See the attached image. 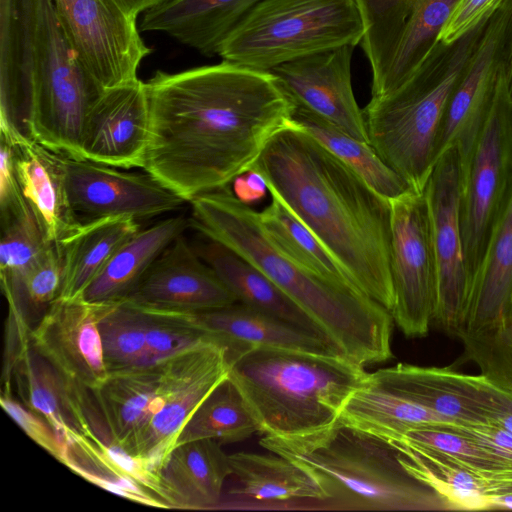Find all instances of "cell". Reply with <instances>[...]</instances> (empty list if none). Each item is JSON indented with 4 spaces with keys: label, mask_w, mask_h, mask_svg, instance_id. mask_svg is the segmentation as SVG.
<instances>
[{
    "label": "cell",
    "mask_w": 512,
    "mask_h": 512,
    "mask_svg": "<svg viewBox=\"0 0 512 512\" xmlns=\"http://www.w3.org/2000/svg\"><path fill=\"white\" fill-rule=\"evenodd\" d=\"M149 134L142 169L190 202L251 170L289 125L292 104L274 76L223 60L145 82Z\"/></svg>",
    "instance_id": "cell-1"
},
{
    "label": "cell",
    "mask_w": 512,
    "mask_h": 512,
    "mask_svg": "<svg viewBox=\"0 0 512 512\" xmlns=\"http://www.w3.org/2000/svg\"><path fill=\"white\" fill-rule=\"evenodd\" d=\"M325 246L353 284L391 311L390 201L291 122L251 168Z\"/></svg>",
    "instance_id": "cell-2"
},
{
    "label": "cell",
    "mask_w": 512,
    "mask_h": 512,
    "mask_svg": "<svg viewBox=\"0 0 512 512\" xmlns=\"http://www.w3.org/2000/svg\"><path fill=\"white\" fill-rule=\"evenodd\" d=\"M190 204L191 226L269 277L344 356L364 367L393 356L390 311L356 286L326 278L284 253L265 232L259 212L228 186Z\"/></svg>",
    "instance_id": "cell-3"
},
{
    "label": "cell",
    "mask_w": 512,
    "mask_h": 512,
    "mask_svg": "<svg viewBox=\"0 0 512 512\" xmlns=\"http://www.w3.org/2000/svg\"><path fill=\"white\" fill-rule=\"evenodd\" d=\"M260 445L307 470L332 511H451L454 508L405 466L388 441L339 419L293 437L263 436Z\"/></svg>",
    "instance_id": "cell-4"
},
{
    "label": "cell",
    "mask_w": 512,
    "mask_h": 512,
    "mask_svg": "<svg viewBox=\"0 0 512 512\" xmlns=\"http://www.w3.org/2000/svg\"><path fill=\"white\" fill-rule=\"evenodd\" d=\"M229 378L247 403L258 433L293 437L334 424L368 378L342 354L254 346L229 359Z\"/></svg>",
    "instance_id": "cell-5"
},
{
    "label": "cell",
    "mask_w": 512,
    "mask_h": 512,
    "mask_svg": "<svg viewBox=\"0 0 512 512\" xmlns=\"http://www.w3.org/2000/svg\"><path fill=\"white\" fill-rule=\"evenodd\" d=\"M488 19L453 43L439 41L403 85L390 94L371 97L363 110L370 145L416 192L424 191L437 162L449 99Z\"/></svg>",
    "instance_id": "cell-6"
},
{
    "label": "cell",
    "mask_w": 512,
    "mask_h": 512,
    "mask_svg": "<svg viewBox=\"0 0 512 512\" xmlns=\"http://www.w3.org/2000/svg\"><path fill=\"white\" fill-rule=\"evenodd\" d=\"M363 24L354 0H262L222 44L225 61L261 71L360 44Z\"/></svg>",
    "instance_id": "cell-7"
},
{
    "label": "cell",
    "mask_w": 512,
    "mask_h": 512,
    "mask_svg": "<svg viewBox=\"0 0 512 512\" xmlns=\"http://www.w3.org/2000/svg\"><path fill=\"white\" fill-rule=\"evenodd\" d=\"M104 89L82 61L52 0H37L29 139L79 158L84 120Z\"/></svg>",
    "instance_id": "cell-8"
},
{
    "label": "cell",
    "mask_w": 512,
    "mask_h": 512,
    "mask_svg": "<svg viewBox=\"0 0 512 512\" xmlns=\"http://www.w3.org/2000/svg\"><path fill=\"white\" fill-rule=\"evenodd\" d=\"M512 190V98L506 68L483 128L461 166V229L470 280L482 260L492 228Z\"/></svg>",
    "instance_id": "cell-9"
},
{
    "label": "cell",
    "mask_w": 512,
    "mask_h": 512,
    "mask_svg": "<svg viewBox=\"0 0 512 512\" xmlns=\"http://www.w3.org/2000/svg\"><path fill=\"white\" fill-rule=\"evenodd\" d=\"M161 365L150 418L126 449L158 473L188 419L230 371L226 348L208 341L162 360Z\"/></svg>",
    "instance_id": "cell-10"
},
{
    "label": "cell",
    "mask_w": 512,
    "mask_h": 512,
    "mask_svg": "<svg viewBox=\"0 0 512 512\" xmlns=\"http://www.w3.org/2000/svg\"><path fill=\"white\" fill-rule=\"evenodd\" d=\"M390 270L394 323L409 338L423 337L433 322L437 269L429 209L423 192L409 190L389 199Z\"/></svg>",
    "instance_id": "cell-11"
},
{
    "label": "cell",
    "mask_w": 512,
    "mask_h": 512,
    "mask_svg": "<svg viewBox=\"0 0 512 512\" xmlns=\"http://www.w3.org/2000/svg\"><path fill=\"white\" fill-rule=\"evenodd\" d=\"M426 196L437 269L433 322L457 335L463 329L470 280L461 229V166L458 151L449 148L436 162L426 183Z\"/></svg>",
    "instance_id": "cell-12"
},
{
    "label": "cell",
    "mask_w": 512,
    "mask_h": 512,
    "mask_svg": "<svg viewBox=\"0 0 512 512\" xmlns=\"http://www.w3.org/2000/svg\"><path fill=\"white\" fill-rule=\"evenodd\" d=\"M52 2L82 61L103 88L138 78V68L151 49L140 36L136 19L115 0Z\"/></svg>",
    "instance_id": "cell-13"
},
{
    "label": "cell",
    "mask_w": 512,
    "mask_h": 512,
    "mask_svg": "<svg viewBox=\"0 0 512 512\" xmlns=\"http://www.w3.org/2000/svg\"><path fill=\"white\" fill-rule=\"evenodd\" d=\"M512 0H504L488 19L476 50L457 86L443 118L437 161L455 147L462 166L491 110L509 50Z\"/></svg>",
    "instance_id": "cell-14"
},
{
    "label": "cell",
    "mask_w": 512,
    "mask_h": 512,
    "mask_svg": "<svg viewBox=\"0 0 512 512\" xmlns=\"http://www.w3.org/2000/svg\"><path fill=\"white\" fill-rule=\"evenodd\" d=\"M369 376L385 389L457 424H494L512 411V393L481 374L399 363Z\"/></svg>",
    "instance_id": "cell-15"
},
{
    "label": "cell",
    "mask_w": 512,
    "mask_h": 512,
    "mask_svg": "<svg viewBox=\"0 0 512 512\" xmlns=\"http://www.w3.org/2000/svg\"><path fill=\"white\" fill-rule=\"evenodd\" d=\"M65 183L71 209L80 222L116 216L154 217L185 202L147 172H123L69 156L65 157Z\"/></svg>",
    "instance_id": "cell-16"
},
{
    "label": "cell",
    "mask_w": 512,
    "mask_h": 512,
    "mask_svg": "<svg viewBox=\"0 0 512 512\" xmlns=\"http://www.w3.org/2000/svg\"><path fill=\"white\" fill-rule=\"evenodd\" d=\"M353 46L321 52L279 65L270 72L292 108L310 112L349 135L368 142L363 110L352 89Z\"/></svg>",
    "instance_id": "cell-17"
},
{
    "label": "cell",
    "mask_w": 512,
    "mask_h": 512,
    "mask_svg": "<svg viewBox=\"0 0 512 512\" xmlns=\"http://www.w3.org/2000/svg\"><path fill=\"white\" fill-rule=\"evenodd\" d=\"M101 303L58 297L30 332L31 345L71 382L90 390L108 376L98 319Z\"/></svg>",
    "instance_id": "cell-18"
},
{
    "label": "cell",
    "mask_w": 512,
    "mask_h": 512,
    "mask_svg": "<svg viewBox=\"0 0 512 512\" xmlns=\"http://www.w3.org/2000/svg\"><path fill=\"white\" fill-rule=\"evenodd\" d=\"M149 134L145 82L105 88L90 108L79 138V159L112 167H142Z\"/></svg>",
    "instance_id": "cell-19"
},
{
    "label": "cell",
    "mask_w": 512,
    "mask_h": 512,
    "mask_svg": "<svg viewBox=\"0 0 512 512\" xmlns=\"http://www.w3.org/2000/svg\"><path fill=\"white\" fill-rule=\"evenodd\" d=\"M126 299L146 307L184 312L212 310L237 302L183 234L163 250Z\"/></svg>",
    "instance_id": "cell-20"
},
{
    "label": "cell",
    "mask_w": 512,
    "mask_h": 512,
    "mask_svg": "<svg viewBox=\"0 0 512 512\" xmlns=\"http://www.w3.org/2000/svg\"><path fill=\"white\" fill-rule=\"evenodd\" d=\"M229 464L235 484L217 509L323 510L328 499L307 470L283 456L237 452Z\"/></svg>",
    "instance_id": "cell-21"
},
{
    "label": "cell",
    "mask_w": 512,
    "mask_h": 512,
    "mask_svg": "<svg viewBox=\"0 0 512 512\" xmlns=\"http://www.w3.org/2000/svg\"><path fill=\"white\" fill-rule=\"evenodd\" d=\"M36 2L0 0V137L12 145L31 141Z\"/></svg>",
    "instance_id": "cell-22"
},
{
    "label": "cell",
    "mask_w": 512,
    "mask_h": 512,
    "mask_svg": "<svg viewBox=\"0 0 512 512\" xmlns=\"http://www.w3.org/2000/svg\"><path fill=\"white\" fill-rule=\"evenodd\" d=\"M171 311L210 342L226 348L229 359L254 346L342 354L328 339L239 302L200 312Z\"/></svg>",
    "instance_id": "cell-23"
},
{
    "label": "cell",
    "mask_w": 512,
    "mask_h": 512,
    "mask_svg": "<svg viewBox=\"0 0 512 512\" xmlns=\"http://www.w3.org/2000/svg\"><path fill=\"white\" fill-rule=\"evenodd\" d=\"M24 198L47 241L58 245L82 222L73 213L66 191L65 157L37 142L13 145Z\"/></svg>",
    "instance_id": "cell-24"
},
{
    "label": "cell",
    "mask_w": 512,
    "mask_h": 512,
    "mask_svg": "<svg viewBox=\"0 0 512 512\" xmlns=\"http://www.w3.org/2000/svg\"><path fill=\"white\" fill-rule=\"evenodd\" d=\"M262 0H169L143 14L141 31L163 32L213 56Z\"/></svg>",
    "instance_id": "cell-25"
},
{
    "label": "cell",
    "mask_w": 512,
    "mask_h": 512,
    "mask_svg": "<svg viewBox=\"0 0 512 512\" xmlns=\"http://www.w3.org/2000/svg\"><path fill=\"white\" fill-rule=\"evenodd\" d=\"M231 475L221 443L201 439L176 446L159 471L169 509L216 510Z\"/></svg>",
    "instance_id": "cell-26"
},
{
    "label": "cell",
    "mask_w": 512,
    "mask_h": 512,
    "mask_svg": "<svg viewBox=\"0 0 512 512\" xmlns=\"http://www.w3.org/2000/svg\"><path fill=\"white\" fill-rule=\"evenodd\" d=\"M511 321L512 190L492 228L473 277L461 331H476Z\"/></svg>",
    "instance_id": "cell-27"
},
{
    "label": "cell",
    "mask_w": 512,
    "mask_h": 512,
    "mask_svg": "<svg viewBox=\"0 0 512 512\" xmlns=\"http://www.w3.org/2000/svg\"><path fill=\"white\" fill-rule=\"evenodd\" d=\"M139 230L137 219L129 216L82 222L56 245L62 264L59 297H82L117 249Z\"/></svg>",
    "instance_id": "cell-28"
},
{
    "label": "cell",
    "mask_w": 512,
    "mask_h": 512,
    "mask_svg": "<svg viewBox=\"0 0 512 512\" xmlns=\"http://www.w3.org/2000/svg\"><path fill=\"white\" fill-rule=\"evenodd\" d=\"M189 224L184 217L177 216L140 229L117 249L82 298L91 303L126 299L157 257Z\"/></svg>",
    "instance_id": "cell-29"
},
{
    "label": "cell",
    "mask_w": 512,
    "mask_h": 512,
    "mask_svg": "<svg viewBox=\"0 0 512 512\" xmlns=\"http://www.w3.org/2000/svg\"><path fill=\"white\" fill-rule=\"evenodd\" d=\"M196 251L232 292L237 302L328 339L317 324L254 265L212 240Z\"/></svg>",
    "instance_id": "cell-30"
},
{
    "label": "cell",
    "mask_w": 512,
    "mask_h": 512,
    "mask_svg": "<svg viewBox=\"0 0 512 512\" xmlns=\"http://www.w3.org/2000/svg\"><path fill=\"white\" fill-rule=\"evenodd\" d=\"M161 373V361L111 371L91 390L114 441L125 451L149 420Z\"/></svg>",
    "instance_id": "cell-31"
},
{
    "label": "cell",
    "mask_w": 512,
    "mask_h": 512,
    "mask_svg": "<svg viewBox=\"0 0 512 512\" xmlns=\"http://www.w3.org/2000/svg\"><path fill=\"white\" fill-rule=\"evenodd\" d=\"M339 420L384 440L422 426L453 422L375 383L369 376L344 404Z\"/></svg>",
    "instance_id": "cell-32"
},
{
    "label": "cell",
    "mask_w": 512,
    "mask_h": 512,
    "mask_svg": "<svg viewBox=\"0 0 512 512\" xmlns=\"http://www.w3.org/2000/svg\"><path fill=\"white\" fill-rule=\"evenodd\" d=\"M388 442L399 449L407 469L454 510H491L490 479L444 453L400 440Z\"/></svg>",
    "instance_id": "cell-33"
},
{
    "label": "cell",
    "mask_w": 512,
    "mask_h": 512,
    "mask_svg": "<svg viewBox=\"0 0 512 512\" xmlns=\"http://www.w3.org/2000/svg\"><path fill=\"white\" fill-rule=\"evenodd\" d=\"M290 122L312 136L388 200L412 190L406 180L379 157L370 143L302 109L292 108Z\"/></svg>",
    "instance_id": "cell-34"
},
{
    "label": "cell",
    "mask_w": 512,
    "mask_h": 512,
    "mask_svg": "<svg viewBox=\"0 0 512 512\" xmlns=\"http://www.w3.org/2000/svg\"><path fill=\"white\" fill-rule=\"evenodd\" d=\"M10 381L21 402L43 418L66 444L73 427L66 408L65 378L30 340L21 346L15 357Z\"/></svg>",
    "instance_id": "cell-35"
},
{
    "label": "cell",
    "mask_w": 512,
    "mask_h": 512,
    "mask_svg": "<svg viewBox=\"0 0 512 512\" xmlns=\"http://www.w3.org/2000/svg\"><path fill=\"white\" fill-rule=\"evenodd\" d=\"M363 24L360 45L372 70L371 96H376L412 20L419 0H354Z\"/></svg>",
    "instance_id": "cell-36"
},
{
    "label": "cell",
    "mask_w": 512,
    "mask_h": 512,
    "mask_svg": "<svg viewBox=\"0 0 512 512\" xmlns=\"http://www.w3.org/2000/svg\"><path fill=\"white\" fill-rule=\"evenodd\" d=\"M255 433H258V425L228 375L188 419L177 438L176 446L201 439H212L221 444L233 443L243 441Z\"/></svg>",
    "instance_id": "cell-37"
},
{
    "label": "cell",
    "mask_w": 512,
    "mask_h": 512,
    "mask_svg": "<svg viewBox=\"0 0 512 512\" xmlns=\"http://www.w3.org/2000/svg\"><path fill=\"white\" fill-rule=\"evenodd\" d=\"M460 0H419L378 95L398 89L420 67L436 44Z\"/></svg>",
    "instance_id": "cell-38"
},
{
    "label": "cell",
    "mask_w": 512,
    "mask_h": 512,
    "mask_svg": "<svg viewBox=\"0 0 512 512\" xmlns=\"http://www.w3.org/2000/svg\"><path fill=\"white\" fill-rule=\"evenodd\" d=\"M259 217L269 238L292 259L326 278L354 285L312 231L276 196L271 195Z\"/></svg>",
    "instance_id": "cell-39"
},
{
    "label": "cell",
    "mask_w": 512,
    "mask_h": 512,
    "mask_svg": "<svg viewBox=\"0 0 512 512\" xmlns=\"http://www.w3.org/2000/svg\"><path fill=\"white\" fill-rule=\"evenodd\" d=\"M98 329L109 372L147 365L146 318L139 305L128 299L101 303Z\"/></svg>",
    "instance_id": "cell-40"
},
{
    "label": "cell",
    "mask_w": 512,
    "mask_h": 512,
    "mask_svg": "<svg viewBox=\"0 0 512 512\" xmlns=\"http://www.w3.org/2000/svg\"><path fill=\"white\" fill-rule=\"evenodd\" d=\"M447 426L412 428L386 441L400 440L444 453L479 472L492 482H501L508 477L512 471L511 463L488 452L470 438Z\"/></svg>",
    "instance_id": "cell-41"
},
{
    "label": "cell",
    "mask_w": 512,
    "mask_h": 512,
    "mask_svg": "<svg viewBox=\"0 0 512 512\" xmlns=\"http://www.w3.org/2000/svg\"><path fill=\"white\" fill-rule=\"evenodd\" d=\"M456 336L481 375L512 393V321L476 331H460Z\"/></svg>",
    "instance_id": "cell-42"
},
{
    "label": "cell",
    "mask_w": 512,
    "mask_h": 512,
    "mask_svg": "<svg viewBox=\"0 0 512 512\" xmlns=\"http://www.w3.org/2000/svg\"><path fill=\"white\" fill-rule=\"evenodd\" d=\"M1 228L0 277L22 272L51 243L31 210L1 223Z\"/></svg>",
    "instance_id": "cell-43"
},
{
    "label": "cell",
    "mask_w": 512,
    "mask_h": 512,
    "mask_svg": "<svg viewBox=\"0 0 512 512\" xmlns=\"http://www.w3.org/2000/svg\"><path fill=\"white\" fill-rule=\"evenodd\" d=\"M139 306L146 318L147 365L162 361L199 343L210 342L179 319L173 311Z\"/></svg>",
    "instance_id": "cell-44"
},
{
    "label": "cell",
    "mask_w": 512,
    "mask_h": 512,
    "mask_svg": "<svg viewBox=\"0 0 512 512\" xmlns=\"http://www.w3.org/2000/svg\"><path fill=\"white\" fill-rule=\"evenodd\" d=\"M12 392L1 390L0 404L3 410L37 445L64 464L66 444L43 418L17 401Z\"/></svg>",
    "instance_id": "cell-45"
},
{
    "label": "cell",
    "mask_w": 512,
    "mask_h": 512,
    "mask_svg": "<svg viewBox=\"0 0 512 512\" xmlns=\"http://www.w3.org/2000/svg\"><path fill=\"white\" fill-rule=\"evenodd\" d=\"M31 210L24 198L14 161L13 145L0 138V212L1 223Z\"/></svg>",
    "instance_id": "cell-46"
},
{
    "label": "cell",
    "mask_w": 512,
    "mask_h": 512,
    "mask_svg": "<svg viewBox=\"0 0 512 512\" xmlns=\"http://www.w3.org/2000/svg\"><path fill=\"white\" fill-rule=\"evenodd\" d=\"M504 0H460L440 35V41L453 43L484 20L488 19Z\"/></svg>",
    "instance_id": "cell-47"
},
{
    "label": "cell",
    "mask_w": 512,
    "mask_h": 512,
    "mask_svg": "<svg viewBox=\"0 0 512 512\" xmlns=\"http://www.w3.org/2000/svg\"><path fill=\"white\" fill-rule=\"evenodd\" d=\"M488 452L512 464V432L496 424H449Z\"/></svg>",
    "instance_id": "cell-48"
},
{
    "label": "cell",
    "mask_w": 512,
    "mask_h": 512,
    "mask_svg": "<svg viewBox=\"0 0 512 512\" xmlns=\"http://www.w3.org/2000/svg\"><path fill=\"white\" fill-rule=\"evenodd\" d=\"M234 186V194L250 206L261 200L268 191L263 178L252 170L237 177L234 180Z\"/></svg>",
    "instance_id": "cell-49"
},
{
    "label": "cell",
    "mask_w": 512,
    "mask_h": 512,
    "mask_svg": "<svg viewBox=\"0 0 512 512\" xmlns=\"http://www.w3.org/2000/svg\"><path fill=\"white\" fill-rule=\"evenodd\" d=\"M169 0H115L120 8L132 18L137 19L150 9L161 5Z\"/></svg>",
    "instance_id": "cell-50"
},
{
    "label": "cell",
    "mask_w": 512,
    "mask_h": 512,
    "mask_svg": "<svg viewBox=\"0 0 512 512\" xmlns=\"http://www.w3.org/2000/svg\"><path fill=\"white\" fill-rule=\"evenodd\" d=\"M491 510L512 509V493H492L490 496Z\"/></svg>",
    "instance_id": "cell-51"
},
{
    "label": "cell",
    "mask_w": 512,
    "mask_h": 512,
    "mask_svg": "<svg viewBox=\"0 0 512 512\" xmlns=\"http://www.w3.org/2000/svg\"><path fill=\"white\" fill-rule=\"evenodd\" d=\"M506 76H507L508 91L512 98V19H511V27H510L508 59H507V64H506Z\"/></svg>",
    "instance_id": "cell-52"
}]
</instances>
